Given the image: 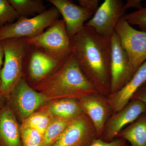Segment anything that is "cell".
I'll return each instance as SVG.
<instances>
[{"instance_id":"obj_1","label":"cell","mask_w":146,"mask_h":146,"mask_svg":"<svg viewBox=\"0 0 146 146\" xmlns=\"http://www.w3.org/2000/svg\"><path fill=\"white\" fill-rule=\"evenodd\" d=\"M73 53L80 68L101 95L110 94L111 37L102 36L84 26L70 37Z\"/></svg>"},{"instance_id":"obj_2","label":"cell","mask_w":146,"mask_h":146,"mask_svg":"<svg viewBox=\"0 0 146 146\" xmlns=\"http://www.w3.org/2000/svg\"><path fill=\"white\" fill-rule=\"evenodd\" d=\"M33 88L51 100L73 99L99 94L84 75L73 53L54 72Z\"/></svg>"},{"instance_id":"obj_3","label":"cell","mask_w":146,"mask_h":146,"mask_svg":"<svg viewBox=\"0 0 146 146\" xmlns=\"http://www.w3.org/2000/svg\"><path fill=\"white\" fill-rule=\"evenodd\" d=\"M1 42L4 58L0 76V92L7 100L13 89L24 78V66L30 46L25 38H11Z\"/></svg>"},{"instance_id":"obj_4","label":"cell","mask_w":146,"mask_h":146,"mask_svg":"<svg viewBox=\"0 0 146 146\" xmlns=\"http://www.w3.org/2000/svg\"><path fill=\"white\" fill-rule=\"evenodd\" d=\"M25 39L30 46L58 59L66 60L74 52L63 19L58 20L39 35Z\"/></svg>"},{"instance_id":"obj_5","label":"cell","mask_w":146,"mask_h":146,"mask_svg":"<svg viewBox=\"0 0 146 146\" xmlns=\"http://www.w3.org/2000/svg\"><path fill=\"white\" fill-rule=\"evenodd\" d=\"M60 15L54 7L32 18L21 17L16 22L0 27V42L11 38L37 36L59 20Z\"/></svg>"},{"instance_id":"obj_6","label":"cell","mask_w":146,"mask_h":146,"mask_svg":"<svg viewBox=\"0 0 146 146\" xmlns=\"http://www.w3.org/2000/svg\"><path fill=\"white\" fill-rule=\"evenodd\" d=\"M115 32L128 58L129 81L146 61V31L133 28L123 17L117 24Z\"/></svg>"},{"instance_id":"obj_7","label":"cell","mask_w":146,"mask_h":146,"mask_svg":"<svg viewBox=\"0 0 146 146\" xmlns=\"http://www.w3.org/2000/svg\"><path fill=\"white\" fill-rule=\"evenodd\" d=\"M52 101L35 90L24 78L11 94L7 104L21 122L44 105Z\"/></svg>"},{"instance_id":"obj_8","label":"cell","mask_w":146,"mask_h":146,"mask_svg":"<svg viewBox=\"0 0 146 146\" xmlns=\"http://www.w3.org/2000/svg\"><path fill=\"white\" fill-rule=\"evenodd\" d=\"M124 4L121 0H106L84 26L92 28L100 35L111 37L125 14Z\"/></svg>"},{"instance_id":"obj_9","label":"cell","mask_w":146,"mask_h":146,"mask_svg":"<svg viewBox=\"0 0 146 146\" xmlns=\"http://www.w3.org/2000/svg\"><path fill=\"white\" fill-rule=\"evenodd\" d=\"M97 138L93 123L83 113L71 121L52 146H89Z\"/></svg>"},{"instance_id":"obj_10","label":"cell","mask_w":146,"mask_h":146,"mask_svg":"<svg viewBox=\"0 0 146 146\" xmlns=\"http://www.w3.org/2000/svg\"><path fill=\"white\" fill-rule=\"evenodd\" d=\"M146 112V105L138 100L132 99L124 107L114 112L108 120L101 139L111 142L127 126Z\"/></svg>"},{"instance_id":"obj_11","label":"cell","mask_w":146,"mask_h":146,"mask_svg":"<svg viewBox=\"0 0 146 146\" xmlns=\"http://www.w3.org/2000/svg\"><path fill=\"white\" fill-rule=\"evenodd\" d=\"M111 41L110 94H113L120 90L128 82L129 62L126 52L115 31L111 36Z\"/></svg>"},{"instance_id":"obj_12","label":"cell","mask_w":146,"mask_h":146,"mask_svg":"<svg viewBox=\"0 0 146 146\" xmlns=\"http://www.w3.org/2000/svg\"><path fill=\"white\" fill-rule=\"evenodd\" d=\"M83 113L93 123L98 138H101L106 123L113 112L107 97L100 94L84 97L78 100Z\"/></svg>"},{"instance_id":"obj_13","label":"cell","mask_w":146,"mask_h":146,"mask_svg":"<svg viewBox=\"0 0 146 146\" xmlns=\"http://www.w3.org/2000/svg\"><path fill=\"white\" fill-rule=\"evenodd\" d=\"M31 47L33 51L30 52L29 49L28 70L29 79L34 85L54 72L66 59L56 58L42 50Z\"/></svg>"},{"instance_id":"obj_14","label":"cell","mask_w":146,"mask_h":146,"mask_svg":"<svg viewBox=\"0 0 146 146\" xmlns=\"http://www.w3.org/2000/svg\"><path fill=\"white\" fill-rule=\"evenodd\" d=\"M63 17L70 37L78 33L94 13L70 0H48Z\"/></svg>"},{"instance_id":"obj_15","label":"cell","mask_w":146,"mask_h":146,"mask_svg":"<svg viewBox=\"0 0 146 146\" xmlns=\"http://www.w3.org/2000/svg\"><path fill=\"white\" fill-rule=\"evenodd\" d=\"M145 82L146 61L123 87L115 94H110L107 97L113 113L124 107L130 101L137 90Z\"/></svg>"},{"instance_id":"obj_16","label":"cell","mask_w":146,"mask_h":146,"mask_svg":"<svg viewBox=\"0 0 146 146\" xmlns=\"http://www.w3.org/2000/svg\"><path fill=\"white\" fill-rule=\"evenodd\" d=\"M0 146H22L21 124L7 103L0 110Z\"/></svg>"},{"instance_id":"obj_17","label":"cell","mask_w":146,"mask_h":146,"mask_svg":"<svg viewBox=\"0 0 146 146\" xmlns=\"http://www.w3.org/2000/svg\"><path fill=\"white\" fill-rule=\"evenodd\" d=\"M37 110L47 112L52 118H63L70 121L84 113L78 100L73 99L52 100Z\"/></svg>"},{"instance_id":"obj_18","label":"cell","mask_w":146,"mask_h":146,"mask_svg":"<svg viewBox=\"0 0 146 146\" xmlns=\"http://www.w3.org/2000/svg\"><path fill=\"white\" fill-rule=\"evenodd\" d=\"M117 138L128 141L130 146H146V112L123 129Z\"/></svg>"},{"instance_id":"obj_19","label":"cell","mask_w":146,"mask_h":146,"mask_svg":"<svg viewBox=\"0 0 146 146\" xmlns=\"http://www.w3.org/2000/svg\"><path fill=\"white\" fill-rule=\"evenodd\" d=\"M21 17L28 18L41 14L47 10L41 0H9Z\"/></svg>"},{"instance_id":"obj_20","label":"cell","mask_w":146,"mask_h":146,"mask_svg":"<svg viewBox=\"0 0 146 146\" xmlns=\"http://www.w3.org/2000/svg\"><path fill=\"white\" fill-rule=\"evenodd\" d=\"M52 118L44 111L36 110L21 122V129H32L44 135Z\"/></svg>"},{"instance_id":"obj_21","label":"cell","mask_w":146,"mask_h":146,"mask_svg":"<svg viewBox=\"0 0 146 146\" xmlns=\"http://www.w3.org/2000/svg\"><path fill=\"white\" fill-rule=\"evenodd\" d=\"M71 121L63 118H53L43 135L41 146H52Z\"/></svg>"},{"instance_id":"obj_22","label":"cell","mask_w":146,"mask_h":146,"mask_svg":"<svg viewBox=\"0 0 146 146\" xmlns=\"http://www.w3.org/2000/svg\"><path fill=\"white\" fill-rule=\"evenodd\" d=\"M20 17L9 0H0V27L14 23Z\"/></svg>"},{"instance_id":"obj_23","label":"cell","mask_w":146,"mask_h":146,"mask_svg":"<svg viewBox=\"0 0 146 146\" xmlns=\"http://www.w3.org/2000/svg\"><path fill=\"white\" fill-rule=\"evenodd\" d=\"M123 18L131 25L138 26L142 31H146V3L145 6L134 12L125 14Z\"/></svg>"},{"instance_id":"obj_24","label":"cell","mask_w":146,"mask_h":146,"mask_svg":"<svg viewBox=\"0 0 146 146\" xmlns=\"http://www.w3.org/2000/svg\"><path fill=\"white\" fill-rule=\"evenodd\" d=\"M21 129L22 146H41L43 135L32 129Z\"/></svg>"},{"instance_id":"obj_25","label":"cell","mask_w":146,"mask_h":146,"mask_svg":"<svg viewBox=\"0 0 146 146\" xmlns=\"http://www.w3.org/2000/svg\"><path fill=\"white\" fill-rule=\"evenodd\" d=\"M126 141L121 138H117L111 142H106L101 138H97L89 146H126Z\"/></svg>"},{"instance_id":"obj_26","label":"cell","mask_w":146,"mask_h":146,"mask_svg":"<svg viewBox=\"0 0 146 146\" xmlns=\"http://www.w3.org/2000/svg\"><path fill=\"white\" fill-rule=\"evenodd\" d=\"M99 0H78L80 5L94 13L99 8Z\"/></svg>"},{"instance_id":"obj_27","label":"cell","mask_w":146,"mask_h":146,"mask_svg":"<svg viewBox=\"0 0 146 146\" xmlns=\"http://www.w3.org/2000/svg\"><path fill=\"white\" fill-rule=\"evenodd\" d=\"M132 99L139 100L146 105V82L134 94L131 98V100Z\"/></svg>"},{"instance_id":"obj_28","label":"cell","mask_w":146,"mask_h":146,"mask_svg":"<svg viewBox=\"0 0 146 146\" xmlns=\"http://www.w3.org/2000/svg\"><path fill=\"white\" fill-rule=\"evenodd\" d=\"M143 7L140 0H128L124 4V9L126 11L131 8L139 9Z\"/></svg>"},{"instance_id":"obj_29","label":"cell","mask_w":146,"mask_h":146,"mask_svg":"<svg viewBox=\"0 0 146 146\" xmlns=\"http://www.w3.org/2000/svg\"><path fill=\"white\" fill-rule=\"evenodd\" d=\"M4 58V53L3 48L1 42H0V76H1L2 66L3 64ZM1 77H0V86H1Z\"/></svg>"},{"instance_id":"obj_30","label":"cell","mask_w":146,"mask_h":146,"mask_svg":"<svg viewBox=\"0 0 146 146\" xmlns=\"http://www.w3.org/2000/svg\"><path fill=\"white\" fill-rule=\"evenodd\" d=\"M6 102H7L6 98L0 92V110L6 104Z\"/></svg>"},{"instance_id":"obj_31","label":"cell","mask_w":146,"mask_h":146,"mask_svg":"<svg viewBox=\"0 0 146 146\" xmlns=\"http://www.w3.org/2000/svg\"><path fill=\"white\" fill-rule=\"evenodd\" d=\"M126 146H130L128 145H126Z\"/></svg>"},{"instance_id":"obj_32","label":"cell","mask_w":146,"mask_h":146,"mask_svg":"<svg viewBox=\"0 0 146 146\" xmlns=\"http://www.w3.org/2000/svg\"></svg>"}]
</instances>
